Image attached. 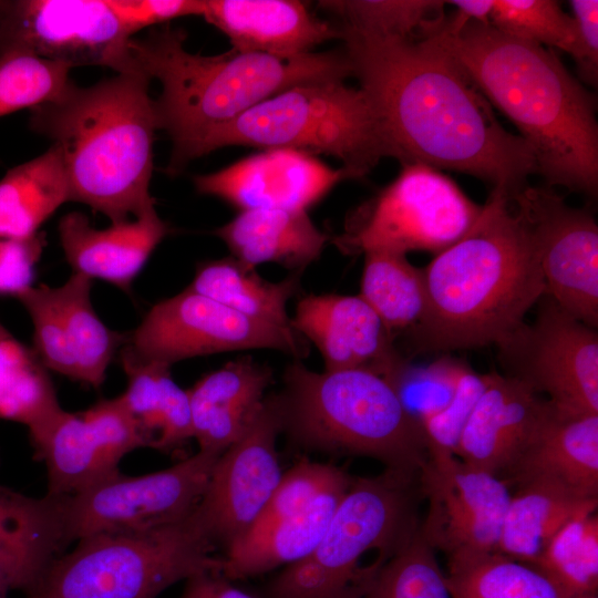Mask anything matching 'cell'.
<instances>
[{
    "label": "cell",
    "instance_id": "1",
    "mask_svg": "<svg viewBox=\"0 0 598 598\" xmlns=\"http://www.w3.org/2000/svg\"><path fill=\"white\" fill-rule=\"evenodd\" d=\"M339 30L388 156L466 173L506 195L537 173L528 143L504 128L486 97L434 39Z\"/></svg>",
    "mask_w": 598,
    "mask_h": 598
},
{
    "label": "cell",
    "instance_id": "2",
    "mask_svg": "<svg viewBox=\"0 0 598 598\" xmlns=\"http://www.w3.org/2000/svg\"><path fill=\"white\" fill-rule=\"evenodd\" d=\"M434 39L489 104L532 147L549 186L590 196L598 186L596 97L551 49L506 34L489 23L441 17L419 32Z\"/></svg>",
    "mask_w": 598,
    "mask_h": 598
},
{
    "label": "cell",
    "instance_id": "3",
    "mask_svg": "<svg viewBox=\"0 0 598 598\" xmlns=\"http://www.w3.org/2000/svg\"><path fill=\"white\" fill-rule=\"evenodd\" d=\"M426 309L406 340L413 354L498 344L546 295L512 195L492 192L473 226L422 268Z\"/></svg>",
    "mask_w": 598,
    "mask_h": 598
},
{
    "label": "cell",
    "instance_id": "4",
    "mask_svg": "<svg viewBox=\"0 0 598 598\" xmlns=\"http://www.w3.org/2000/svg\"><path fill=\"white\" fill-rule=\"evenodd\" d=\"M185 39L183 30L163 27L132 40L141 71L162 86L154 104L158 130L173 143L171 175L198 157L213 132L266 99L296 85L352 75L343 50L278 56L231 49L203 55L188 52Z\"/></svg>",
    "mask_w": 598,
    "mask_h": 598
},
{
    "label": "cell",
    "instance_id": "5",
    "mask_svg": "<svg viewBox=\"0 0 598 598\" xmlns=\"http://www.w3.org/2000/svg\"><path fill=\"white\" fill-rule=\"evenodd\" d=\"M150 82L145 74L128 73L84 87L71 81L56 97L30 110L31 130L61 151L71 200L111 223L155 205L150 185L158 124Z\"/></svg>",
    "mask_w": 598,
    "mask_h": 598
},
{
    "label": "cell",
    "instance_id": "6",
    "mask_svg": "<svg viewBox=\"0 0 598 598\" xmlns=\"http://www.w3.org/2000/svg\"><path fill=\"white\" fill-rule=\"evenodd\" d=\"M278 395L282 431L302 447L373 457L419 476L429 460L420 422L392 381L363 369L315 372L299 362Z\"/></svg>",
    "mask_w": 598,
    "mask_h": 598
},
{
    "label": "cell",
    "instance_id": "7",
    "mask_svg": "<svg viewBox=\"0 0 598 598\" xmlns=\"http://www.w3.org/2000/svg\"><path fill=\"white\" fill-rule=\"evenodd\" d=\"M195 509L158 528L79 539L50 563L27 598H157L199 573L221 571Z\"/></svg>",
    "mask_w": 598,
    "mask_h": 598
},
{
    "label": "cell",
    "instance_id": "8",
    "mask_svg": "<svg viewBox=\"0 0 598 598\" xmlns=\"http://www.w3.org/2000/svg\"><path fill=\"white\" fill-rule=\"evenodd\" d=\"M225 146L330 155L349 178L364 176L388 156L367 95L344 81L300 84L266 99L213 132L198 157Z\"/></svg>",
    "mask_w": 598,
    "mask_h": 598
},
{
    "label": "cell",
    "instance_id": "9",
    "mask_svg": "<svg viewBox=\"0 0 598 598\" xmlns=\"http://www.w3.org/2000/svg\"><path fill=\"white\" fill-rule=\"evenodd\" d=\"M419 477L386 468L352 477L316 548L268 580L259 598H349L361 557L374 548L390 557L419 527Z\"/></svg>",
    "mask_w": 598,
    "mask_h": 598
},
{
    "label": "cell",
    "instance_id": "10",
    "mask_svg": "<svg viewBox=\"0 0 598 598\" xmlns=\"http://www.w3.org/2000/svg\"><path fill=\"white\" fill-rule=\"evenodd\" d=\"M482 207L440 169L402 164L399 175L358 209L334 243L346 254L425 250L436 255L465 235Z\"/></svg>",
    "mask_w": 598,
    "mask_h": 598
},
{
    "label": "cell",
    "instance_id": "11",
    "mask_svg": "<svg viewBox=\"0 0 598 598\" xmlns=\"http://www.w3.org/2000/svg\"><path fill=\"white\" fill-rule=\"evenodd\" d=\"M221 453L198 451L150 474L120 471L89 488L65 495L69 542L99 534L138 533L188 516L202 501Z\"/></svg>",
    "mask_w": 598,
    "mask_h": 598
},
{
    "label": "cell",
    "instance_id": "12",
    "mask_svg": "<svg viewBox=\"0 0 598 598\" xmlns=\"http://www.w3.org/2000/svg\"><path fill=\"white\" fill-rule=\"evenodd\" d=\"M134 34L106 0L7 1L0 53L16 51L74 66L144 74L132 51Z\"/></svg>",
    "mask_w": 598,
    "mask_h": 598
},
{
    "label": "cell",
    "instance_id": "13",
    "mask_svg": "<svg viewBox=\"0 0 598 598\" xmlns=\"http://www.w3.org/2000/svg\"><path fill=\"white\" fill-rule=\"evenodd\" d=\"M497 346L505 375L528 384L559 408L598 414V333L549 296Z\"/></svg>",
    "mask_w": 598,
    "mask_h": 598
},
{
    "label": "cell",
    "instance_id": "14",
    "mask_svg": "<svg viewBox=\"0 0 598 598\" xmlns=\"http://www.w3.org/2000/svg\"><path fill=\"white\" fill-rule=\"evenodd\" d=\"M126 344L141 358L172 365L188 358L244 350L276 349L302 357L305 339L246 317L188 288L154 305Z\"/></svg>",
    "mask_w": 598,
    "mask_h": 598
},
{
    "label": "cell",
    "instance_id": "15",
    "mask_svg": "<svg viewBox=\"0 0 598 598\" xmlns=\"http://www.w3.org/2000/svg\"><path fill=\"white\" fill-rule=\"evenodd\" d=\"M523 217L546 295L584 323L598 324V226L549 187L525 185L512 195Z\"/></svg>",
    "mask_w": 598,
    "mask_h": 598
},
{
    "label": "cell",
    "instance_id": "16",
    "mask_svg": "<svg viewBox=\"0 0 598 598\" xmlns=\"http://www.w3.org/2000/svg\"><path fill=\"white\" fill-rule=\"evenodd\" d=\"M281 431L278 396L267 398L246 432L213 468L195 511L215 546L225 553L249 533L281 481L276 450Z\"/></svg>",
    "mask_w": 598,
    "mask_h": 598
},
{
    "label": "cell",
    "instance_id": "17",
    "mask_svg": "<svg viewBox=\"0 0 598 598\" xmlns=\"http://www.w3.org/2000/svg\"><path fill=\"white\" fill-rule=\"evenodd\" d=\"M92 279L78 272L59 287L40 285L17 297L33 324V350L48 370L99 389L127 341L91 302Z\"/></svg>",
    "mask_w": 598,
    "mask_h": 598
},
{
    "label": "cell",
    "instance_id": "18",
    "mask_svg": "<svg viewBox=\"0 0 598 598\" xmlns=\"http://www.w3.org/2000/svg\"><path fill=\"white\" fill-rule=\"evenodd\" d=\"M419 481L429 502L420 529L435 550H496L512 496L505 481L440 452L429 453Z\"/></svg>",
    "mask_w": 598,
    "mask_h": 598
},
{
    "label": "cell",
    "instance_id": "19",
    "mask_svg": "<svg viewBox=\"0 0 598 598\" xmlns=\"http://www.w3.org/2000/svg\"><path fill=\"white\" fill-rule=\"evenodd\" d=\"M45 464L49 494L73 495L118 472L131 451L144 447L141 431L118 395L83 412L61 409L30 436Z\"/></svg>",
    "mask_w": 598,
    "mask_h": 598
},
{
    "label": "cell",
    "instance_id": "20",
    "mask_svg": "<svg viewBox=\"0 0 598 598\" xmlns=\"http://www.w3.org/2000/svg\"><path fill=\"white\" fill-rule=\"evenodd\" d=\"M349 178L316 156L288 148L262 150L217 172L197 175L196 189L240 210H307L340 181Z\"/></svg>",
    "mask_w": 598,
    "mask_h": 598
},
{
    "label": "cell",
    "instance_id": "21",
    "mask_svg": "<svg viewBox=\"0 0 598 598\" xmlns=\"http://www.w3.org/2000/svg\"><path fill=\"white\" fill-rule=\"evenodd\" d=\"M290 324L319 349L326 371L363 369L395 383L409 361L360 296L309 295Z\"/></svg>",
    "mask_w": 598,
    "mask_h": 598
},
{
    "label": "cell",
    "instance_id": "22",
    "mask_svg": "<svg viewBox=\"0 0 598 598\" xmlns=\"http://www.w3.org/2000/svg\"><path fill=\"white\" fill-rule=\"evenodd\" d=\"M502 480L508 487L544 482L598 498V414L573 412L548 400L534 433Z\"/></svg>",
    "mask_w": 598,
    "mask_h": 598
},
{
    "label": "cell",
    "instance_id": "23",
    "mask_svg": "<svg viewBox=\"0 0 598 598\" xmlns=\"http://www.w3.org/2000/svg\"><path fill=\"white\" fill-rule=\"evenodd\" d=\"M547 401L523 381L486 373L455 456L502 478L534 433Z\"/></svg>",
    "mask_w": 598,
    "mask_h": 598
},
{
    "label": "cell",
    "instance_id": "24",
    "mask_svg": "<svg viewBox=\"0 0 598 598\" xmlns=\"http://www.w3.org/2000/svg\"><path fill=\"white\" fill-rule=\"evenodd\" d=\"M202 17L243 52L297 56L340 39L338 25L296 0H203Z\"/></svg>",
    "mask_w": 598,
    "mask_h": 598
},
{
    "label": "cell",
    "instance_id": "25",
    "mask_svg": "<svg viewBox=\"0 0 598 598\" xmlns=\"http://www.w3.org/2000/svg\"><path fill=\"white\" fill-rule=\"evenodd\" d=\"M58 231L73 272L128 291L171 229L154 205L135 218L111 223L103 229L93 227L86 215L71 212L60 219Z\"/></svg>",
    "mask_w": 598,
    "mask_h": 598
},
{
    "label": "cell",
    "instance_id": "26",
    "mask_svg": "<svg viewBox=\"0 0 598 598\" xmlns=\"http://www.w3.org/2000/svg\"><path fill=\"white\" fill-rule=\"evenodd\" d=\"M271 381L268 368L243 357L187 390L193 439L198 451L224 453L249 427Z\"/></svg>",
    "mask_w": 598,
    "mask_h": 598
},
{
    "label": "cell",
    "instance_id": "27",
    "mask_svg": "<svg viewBox=\"0 0 598 598\" xmlns=\"http://www.w3.org/2000/svg\"><path fill=\"white\" fill-rule=\"evenodd\" d=\"M65 495L35 498L0 485V567L25 592L69 544Z\"/></svg>",
    "mask_w": 598,
    "mask_h": 598
},
{
    "label": "cell",
    "instance_id": "28",
    "mask_svg": "<svg viewBox=\"0 0 598 598\" xmlns=\"http://www.w3.org/2000/svg\"><path fill=\"white\" fill-rule=\"evenodd\" d=\"M215 234L235 259L251 269L266 262L302 269L320 256L328 240L307 210H240Z\"/></svg>",
    "mask_w": 598,
    "mask_h": 598
},
{
    "label": "cell",
    "instance_id": "29",
    "mask_svg": "<svg viewBox=\"0 0 598 598\" xmlns=\"http://www.w3.org/2000/svg\"><path fill=\"white\" fill-rule=\"evenodd\" d=\"M352 477L321 493L306 508L274 524L266 532L243 539L221 557V574L245 579L288 566L308 556L322 539Z\"/></svg>",
    "mask_w": 598,
    "mask_h": 598
},
{
    "label": "cell",
    "instance_id": "30",
    "mask_svg": "<svg viewBox=\"0 0 598 598\" xmlns=\"http://www.w3.org/2000/svg\"><path fill=\"white\" fill-rule=\"evenodd\" d=\"M118 355L127 380L121 398L145 446L172 450L193 439L188 393L173 380L171 365L143 359L126 343Z\"/></svg>",
    "mask_w": 598,
    "mask_h": 598
},
{
    "label": "cell",
    "instance_id": "31",
    "mask_svg": "<svg viewBox=\"0 0 598 598\" xmlns=\"http://www.w3.org/2000/svg\"><path fill=\"white\" fill-rule=\"evenodd\" d=\"M598 498H585L557 485L533 482L516 487L496 551L532 564L573 518L596 513Z\"/></svg>",
    "mask_w": 598,
    "mask_h": 598
},
{
    "label": "cell",
    "instance_id": "32",
    "mask_svg": "<svg viewBox=\"0 0 598 598\" xmlns=\"http://www.w3.org/2000/svg\"><path fill=\"white\" fill-rule=\"evenodd\" d=\"M71 188L56 145L0 179V238H29L64 203Z\"/></svg>",
    "mask_w": 598,
    "mask_h": 598
},
{
    "label": "cell",
    "instance_id": "33",
    "mask_svg": "<svg viewBox=\"0 0 598 598\" xmlns=\"http://www.w3.org/2000/svg\"><path fill=\"white\" fill-rule=\"evenodd\" d=\"M451 598H568L546 575L496 550L446 555Z\"/></svg>",
    "mask_w": 598,
    "mask_h": 598
},
{
    "label": "cell",
    "instance_id": "34",
    "mask_svg": "<svg viewBox=\"0 0 598 598\" xmlns=\"http://www.w3.org/2000/svg\"><path fill=\"white\" fill-rule=\"evenodd\" d=\"M292 276L279 282L262 279L234 257L202 264L188 289L246 317L281 328H292L286 306L297 289Z\"/></svg>",
    "mask_w": 598,
    "mask_h": 598
},
{
    "label": "cell",
    "instance_id": "35",
    "mask_svg": "<svg viewBox=\"0 0 598 598\" xmlns=\"http://www.w3.org/2000/svg\"><path fill=\"white\" fill-rule=\"evenodd\" d=\"M359 295L394 340L417 326L426 309L423 270L413 266L403 254L365 252Z\"/></svg>",
    "mask_w": 598,
    "mask_h": 598
},
{
    "label": "cell",
    "instance_id": "36",
    "mask_svg": "<svg viewBox=\"0 0 598 598\" xmlns=\"http://www.w3.org/2000/svg\"><path fill=\"white\" fill-rule=\"evenodd\" d=\"M48 369L33 348L0 329V419L27 426L30 436L61 410Z\"/></svg>",
    "mask_w": 598,
    "mask_h": 598
},
{
    "label": "cell",
    "instance_id": "37",
    "mask_svg": "<svg viewBox=\"0 0 598 598\" xmlns=\"http://www.w3.org/2000/svg\"><path fill=\"white\" fill-rule=\"evenodd\" d=\"M349 598H451L435 549L416 530L385 560L363 568Z\"/></svg>",
    "mask_w": 598,
    "mask_h": 598
},
{
    "label": "cell",
    "instance_id": "38",
    "mask_svg": "<svg viewBox=\"0 0 598 598\" xmlns=\"http://www.w3.org/2000/svg\"><path fill=\"white\" fill-rule=\"evenodd\" d=\"M529 565L551 579L568 598L597 594V513L569 520Z\"/></svg>",
    "mask_w": 598,
    "mask_h": 598
},
{
    "label": "cell",
    "instance_id": "39",
    "mask_svg": "<svg viewBox=\"0 0 598 598\" xmlns=\"http://www.w3.org/2000/svg\"><path fill=\"white\" fill-rule=\"evenodd\" d=\"M337 16L338 27L373 37L410 38L427 22L444 14L446 2L437 0L319 1Z\"/></svg>",
    "mask_w": 598,
    "mask_h": 598
},
{
    "label": "cell",
    "instance_id": "40",
    "mask_svg": "<svg viewBox=\"0 0 598 598\" xmlns=\"http://www.w3.org/2000/svg\"><path fill=\"white\" fill-rule=\"evenodd\" d=\"M489 24L497 30L573 54L576 45L574 19L553 0H495Z\"/></svg>",
    "mask_w": 598,
    "mask_h": 598
},
{
    "label": "cell",
    "instance_id": "41",
    "mask_svg": "<svg viewBox=\"0 0 598 598\" xmlns=\"http://www.w3.org/2000/svg\"><path fill=\"white\" fill-rule=\"evenodd\" d=\"M71 68L28 53H0V117L56 97L70 84Z\"/></svg>",
    "mask_w": 598,
    "mask_h": 598
},
{
    "label": "cell",
    "instance_id": "42",
    "mask_svg": "<svg viewBox=\"0 0 598 598\" xmlns=\"http://www.w3.org/2000/svg\"><path fill=\"white\" fill-rule=\"evenodd\" d=\"M348 476L343 470L332 464L307 460L298 462L282 474L267 506L243 539L257 536L274 524L306 508L321 493Z\"/></svg>",
    "mask_w": 598,
    "mask_h": 598
},
{
    "label": "cell",
    "instance_id": "43",
    "mask_svg": "<svg viewBox=\"0 0 598 598\" xmlns=\"http://www.w3.org/2000/svg\"><path fill=\"white\" fill-rule=\"evenodd\" d=\"M484 385L485 374L475 372L466 364L451 399L441 409L419 419L429 453H455L461 433Z\"/></svg>",
    "mask_w": 598,
    "mask_h": 598
},
{
    "label": "cell",
    "instance_id": "44",
    "mask_svg": "<svg viewBox=\"0 0 598 598\" xmlns=\"http://www.w3.org/2000/svg\"><path fill=\"white\" fill-rule=\"evenodd\" d=\"M45 240L43 234L29 238H0V295L16 298L32 287L34 267Z\"/></svg>",
    "mask_w": 598,
    "mask_h": 598
},
{
    "label": "cell",
    "instance_id": "45",
    "mask_svg": "<svg viewBox=\"0 0 598 598\" xmlns=\"http://www.w3.org/2000/svg\"><path fill=\"white\" fill-rule=\"evenodd\" d=\"M107 4L135 34L136 32L177 18L199 16L203 0H106Z\"/></svg>",
    "mask_w": 598,
    "mask_h": 598
},
{
    "label": "cell",
    "instance_id": "46",
    "mask_svg": "<svg viewBox=\"0 0 598 598\" xmlns=\"http://www.w3.org/2000/svg\"><path fill=\"white\" fill-rule=\"evenodd\" d=\"M576 28V45L571 54L580 78L590 85L598 79V1L569 2Z\"/></svg>",
    "mask_w": 598,
    "mask_h": 598
},
{
    "label": "cell",
    "instance_id": "47",
    "mask_svg": "<svg viewBox=\"0 0 598 598\" xmlns=\"http://www.w3.org/2000/svg\"><path fill=\"white\" fill-rule=\"evenodd\" d=\"M230 581L217 570L199 573L185 580L179 598H257Z\"/></svg>",
    "mask_w": 598,
    "mask_h": 598
},
{
    "label": "cell",
    "instance_id": "48",
    "mask_svg": "<svg viewBox=\"0 0 598 598\" xmlns=\"http://www.w3.org/2000/svg\"><path fill=\"white\" fill-rule=\"evenodd\" d=\"M495 0H453L447 1L456 8L452 19L458 23L476 21L489 23Z\"/></svg>",
    "mask_w": 598,
    "mask_h": 598
},
{
    "label": "cell",
    "instance_id": "49",
    "mask_svg": "<svg viewBox=\"0 0 598 598\" xmlns=\"http://www.w3.org/2000/svg\"><path fill=\"white\" fill-rule=\"evenodd\" d=\"M11 590L8 579L0 567V598H7L8 591Z\"/></svg>",
    "mask_w": 598,
    "mask_h": 598
},
{
    "label": "cell",
    "instance_id": "50",
    "mask_svg": "<svg viewBox=\"0 0 598 598\" xmlns=\"http://www.w3.org/2000/svg\"><path fill=\"white\" fill-rule=\"evenodd\" d=\"M573 598H598V597H597V594H589V595H582V596H577Z\"/></svg>",
    "mask_w": 598,
    "mask_h": 598
},
{
    "label": "cell",
    "instance_id": "51",
    "mask_svg": "<svg viewBox=\"0 0 598 598\" xmlns=\"http://www.w3.org/2000/svg\"><path fill=\"white\" fill-rule=\"evenodd\" d=\"M7 1L0 0V19L2 17L3 10L6 8Z\"/></svg>",
    "mask_w": 598,
    "mask_h": 598
},
{
    "label": "cell",
    "instance_id": "52",
    "mask_svg": "<svg viewBox=\"0 0 598 598\" xmlns=\"http://www.w3.org/2000/svg\"><path fill=\"white\" fill-rule=\"evenodd\" d=\"M3 328V326L0 323V329Z\"/></svg>",
    "mask_w": 598,
    "mask_h": 598
}]
</instances>
